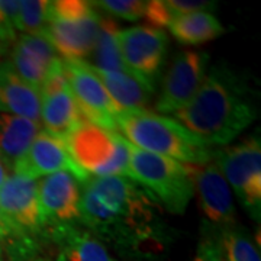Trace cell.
<instances>
[{"label":"cell","instance_id":"obj_1","mask_svg":"<svg viewBox=\"0 0 261 261\" xmlns=\"http://www.w3.org/2000/svg\"><path fill=\"white\" fill-rule=\"evenodd\" d=\"M80 224L126 254L161 248L166 241L159 202L125 177H89L82 183Z\"/></svg>","mask_w":261,"mask_h":261},{"label":"cell","instance_id":"obj_2","mask_svg":"<svg viewBox=\"0 0 261 261\" xmlns=\"http://www.w3.org/2000/svg\"><path fill=\"white\" fill-rule=\"evenodd\" d=\"M173 115L206 147L226 145L255 121L257 106L241 75L215 65L192 102Z\"/></svg>","mask_w":261,"mask_h":261},{"label":"cell","instance_id":"obj_3","mask_svg":"<svg viewBox=\"0 0 261 261\" xmlns=\"http://www.w3.org/2000/svg\"><path fill=\"white\" fill-rule=\"evenodd\" d=\"M116 126L129 144L152 154L193 166H203L212 160L214 151L177 121L147 109L121 111Z\"/></svg>","mask_w":261,"mask_h":261},{"label":"cell","instance_id":"obj_4","mask_svg":"<svg viewBox=\"0 0 261 261\" xmlns=\"http://www.w3.org/2000/svg\"><path fill=\"white\" fill-rule=\"evenodd\" d=\"M193 176V164H181L129 144L128 177L145 187L168 212L180 215L186 211L195 193Z\"/></svg>","mask_w":261,"mask_h":261},{"label":"cell","instance_id":"obj_5","mask_svg":"<svg viewBox=\"0 0 261 261\" xmlns=\"http://www.w3.org/2000/svg\"><path fill=\"white\" fill-rule=\"evenodd\" d=\"M64 142L75 166L87 176L128 177L129 142L121 134L83 122Z\"/></svg>","mask_w":261,"mask_h":261},{"label":"cell","instance_id":"obj_6","mask_svg":"<svg viewBox=\"0 0 261 261\" xmlns=\"http://www.w3.org/2000/svg\"><path fill=\"white\" fill-rule=\"evenodd\" d=\"M216 167L232 186L240 203L252 219L261 215V144L260 137H251L233 147L212 152Z\"/></svg>","mask_w":261,"mask_h":261},{"label":"cell","instance_id":"obj_7","mask_svg":"<svg viewBox=\"0 0 261 261\" xmlns=\"http://www.w3.org/2000/svg\"><path fill=\"white\" fill-rule=\"evenodd\" d=\"M61 60L70 89L84 121L116 132V116L121 109L106 92L90 64L80 60Z\"/></svg>","mask_w":261,"mask_h":261},{"label":"cell","instance_id":"obj_8","mask_svg":"<svg viewBox=\"0 0 261 261\" xmlns=\"http://www.w3.org/2000/svg\"><path fill=\"white\" fill-rule=\"evenodd\" d=\"M82 183L70 171H58L38 181V207L42 231L80 224Z\"/></svg>","mask_w":261,"mask_h":261},{"label":"cell","instance_id":"obj_9","mask_svg":"<svg viewBox=\"0 0 261 261\" xmlns=\"http://www.w3.org/2000/svg\"><path fill=\"white\" fill-rule=\"evenodd\" d=\"M209 56L186 49L173 58L163 79L161 93L155 108L161 113H174L183 109L195 97L207 74Z\"/></svg>","mask_w":261,"mask_h":261},{"label":"cell","instance_id":"obj_10","mask_svg":"<svg viewBox=\"0 0 261 261\" xmlns=\"http://www.w3.org/2000/svg\"><path fill=\"white\" fill-rule=\"evenodd\" d=\"M41 94V121L48 134L65 141L86 122L75 102L73 92L63 68V60L49 73L42 87Z\"/></svg>","mask_w":261,"mask_h":261},{"label":"cell","instance_id":"obj_11","mask_svg":"<svg viewBox=\"0 0 261 261\" xmlns=\"http://www.w3.org/2000/svg\"><path fill=\"white\" fill-rule=\"evenodd\" d=\"M118 41L126 68L155 84L167 57V34L148 25L132 27L119 31Z\"/></svg>","mask_w":261,"mask_h":261},{"label":"cell","instance_id":"obj_12","mask_svg":"<svg viewBox=\"0 0 261 261\" xmlns=\"http://www.w3.org/2000/svg\"><path fill=\"white\" fill-rule=\"evenodd\" d=\"M12 171L32 180H38L39 177H45L58 171L73 173L80 183H84L90 177L75 166L64 141L42 129L32 141L27 152L15 163Z\"/></svg>","mask_w":261,"mask_h":261},{"label":"cell","instance_id":"obj_13","mask_svg":"<svg viewBox=\"0 0 261 261\" xmlns=\"http://www.w3.org/2000/svg\"><path fill=\"white\" fill-rule=\"evenodd\" d=\"M100 15L96 9L80 18L48 16L44 37L65 60H80L92 56L100 28Z\"/></svg>","mask_w":261,"mask_h":261},{"label":"cell","instance_id":"obj_14","mask_svg":"<svg viewBox=\"0 0 261 261\" xmlns=\"http://www.w3.org/2000/svg\"><path fill=\"white\" fill-rule=\"evenodd\" d=\"M193 181L209 226L219 228L221 232L235 226L237 212L232 192L216 164L207 163L203 166H195Z\"/></svg>","mask_w":261,"mask_h":261},{"label":"cell","instance_id":"obj_15","mask_svg":"<svg viewBox=\"0 0 261 261\" xmlns=\"http://www.w3.org/2000/svg\"><path fill=\"white\" fill-rule=\"evenodd\" d=\"M0 209L15 231L34 238L42 232L38 207V181L12 173L0 186Z\"/></svg>","mask_w":261,"mask_h":261},{"label":"cell","instance_id":"obj_16","mask_svg":"<svg viewBox=\"0 0 261 261\" xmlns=\"http://www.w3.org/2000/svg\"><path fill=\"white\" fill-rule=\"evenodd\" d=\"M61 58L44 35H27L15 41L9 64L15 73L38 92Z\"/></svg>","mask_w":261,"mask_h":261},{"label":"cell","instance_id":"obj_17","mask_svg":"<svg viewBox=\"0 0 261 261\" xmlns=\"http://www.w3.org/2000/svg\"><path fill=\"white\" fill-rule=\"evenodd\" d=\"M0 112L41 121V94L15 73L9 61L0 64Z\"/></svg>","mask_w":261,"mask_h":261},{"label":"cell","instance_id":"obj_18","mask_svg":"<svg viewBox=\"0 0 261 261\" xmlns=\"http://www.w3.org/2000/svg\"><path fill=\"white\" fill-rule=\"evenodd\" d=\"M57 244L58 261H112L102 241L77 225L42 231Z\"/></svg>","mask_w":261,"mask_h":261},{"label":"cell","instance_id":"obj_19","mask_svg":"<svg viewBox=\"0 0 261 261\" xmlns=\"http://www.w3.org/2000/svg\"><path fill=\"white\" fill-rule=\"evenodd\" d=\"M93 70L100 79L106 92L121 111L145 109L147 105L151 102V97L154 94V84L142 79L141 75L135 74L134 71H102L96 68Z\"/></svg>","mask_w":261,"mask_h":261},{"label":"cell","instance_id":"obj_20","mask_svg":"<svg viewBox=\"0 0 261 261\" xmlns=\"http://www.w3.org/2000/svg\"><path fill=\"white\" fill-rule=\"evenodd\" d=\"M41 130L39 122L0 112V160L12 170Z\"/></svg>","mask_w":261,"mask_h":261},{"label":"cell","instance_id":"obj_21","mask_svg":"<svg viewBox=\"0 0 261 261\" xmlns=\"http://www.w3.org/2000/svg\"><path fill=\"white\" fill-rule=\"evenodd\" d=\"M170 32L180 44L199 45L224 34V27L211 12H196L181 15L171 20Z\"/></svg>","mask_w":261,"mask_h":261},{"label":"cell","instance_id":"obj_22","mask_svg":"<svg viewBox=\"0 0 261 261\" xmlns=\"http://www.w3.org/2000/svg\"><path fill=\"white\" fill-rule=\"evenodd\" d=\"M118 25L116 22L109 16L100 18V28H99V37L97 42L92 53V61L90 64L96 70L102 71H125L128 70L123 64L121 56V48L118 41Z\"/></svg>","mask_w":261,"mask_h":261},{"label":"cell","instance_id":"obj_23","mask_svg":"<svg viewBox=\"0 0 261 261\" xmlns=\"http://www.w3.org/2000/svg\"><path fill=\"white\" fill-rule=\"evenodd\" d=\"M221 245L226 261H261L250 233L237 225L221 232Z\"/></svg>","mask_w":261,"mask_h":261},{"label":"cell","instance_id":"obj_24","mask_svg":"<svg viewBox=\"0 0 261 261\" xmlns=\"http://www.w3.org/2000/svg\"><path fill=\"white\" fill-rule=\"evenodd\" d=\"M49 2L45 0H23L19 2L16 29L27 35H44L48 22Z\"/></svg>","mask_w":261,"mask_h":261},{"label":"cell","instance_id":"obj_25","mask_svg":"<svg viewBox=\"0 0 261 261\" xmlns=\"http://www.w3.org/2000/svg\"><path fill=\"white\" fill-rule=\"evenodd\" d=\"M92 6L94 9L105 10L109 16L125 19V20H138L144 18V12L147 2H140V0H99V2H92Z\"/></svg>","mask_w":261,"mask_h":261},{"label":"cell","instance_id":"obj_26","mask_svg":"<svg viewBox=\"0 0 261 261\" xmlns=\"http://www.w3.org/2000/svg\"><path fill=\"white\" fill-rule=\"evenodd\" d=\"M144 18L147 19L151 28L161 29L164 27H168L173 20V16L168 10L166 0H151L147 2Z\"/></svg>","mask_w":261,"mask_h":261},{"label":"cell","instance_id":"obj_27","mask_svg":"<svg viewBox=\"0 0 261 261\" xmlns=\"http://www.w3.org/2000/svg\"><path fill=\"white\" fill-rule=\"evenodd\" d=\"M166 5L173 19L196 12H212L216 6L215 2H205V0H167Z\"/></svg>","mask_w":261,"mask_h":261},{"label":"cell","instance_id":"obj_28","mask_svg":"<svg viewBox=\"0 0 261 261\" xmlns=\"http://www.w3.org/2000/svg\"><path fill=\"white\" fill-rule=\"evenodd\" d=\"M195 261H226L222 245H221V240L216 241L212 237L205 238L199 244Z\"/></svg>","mask_w":261,"mask_h":261},{"label":"cell","instance_id":"obj_29","mask_svg":"<svg viewBox=\"0 0 261 261\" xmlns=\"http://www.w3.org/2000/svg\"><path fill=\"white\" fill-rule=\"evenodd\" d=\"M0 229L5 232V235H6L5 240H15V238H20V237H27V235H22V233H19L15 231V228H13L12 224L8 221V218L5 216L2 209H0Z\"/></svg>","mask_w":261,"mask_h":261},{"label":"cell","instance_id":"obj_30","mask_svg":"<svg viewBox=\"0 0 261 261\" xmlns=\"http://www.w3.org/2000/svg\"><path fill=\"white\" fill-rule=\"evenodd\" d=\"M9 177V170L6 168V166L2 163V160H0V186L5 183V180Z\"/></svg>","mask_w":261,"mask_h":261},{"label":"cell","instance_id":"obj_31","mask_svg":"<svg viewBox=\"0 0 261 261\" xmlns=\"http://www.w3.org/2000/svg\"><path fill=\"white\" fill-rule=\"evenodd\" d=\"M5 238H6V235H5V232L0 229V240H5Z\"/></svg>","mask_w":261,"mask_h":261},{"label":"cell","instance_id":"obj_32","mask_svg":"<svg viewBox=\"0 0 261 261\" xmlns=\"http://www.w3.org/2000/svg\"><path fill=\"white\" fill-rule=\"evenodd\" d=\"M0 261H3V255H2V247H0Z\"/></svg>","mask_w":261,"mask_h":261},{"label":"cell","instance_id":"obj_33","mask_svg":"<svg viewBox=\"0 0 261 261\" xmlns=\"http://www.w3.org/2000/svg\"><path fill=\"white\" fill-rule=\"evenodd\" d=\"M32 261H48V260H44V258H38V260H32Z\"/></svg>","mask_w":261,"mask_h":261}]
</instances>
